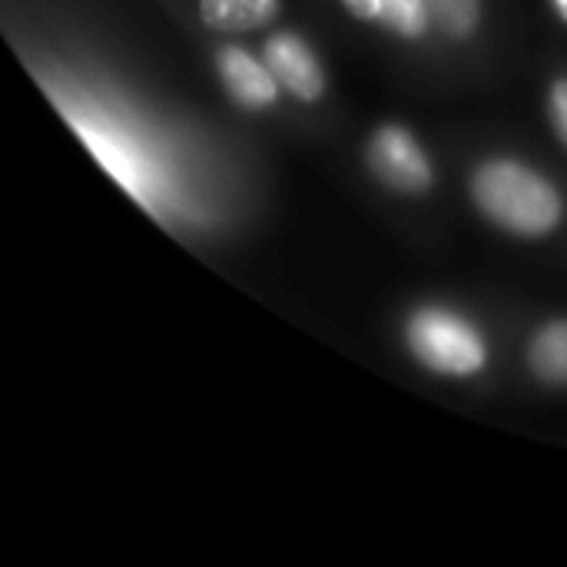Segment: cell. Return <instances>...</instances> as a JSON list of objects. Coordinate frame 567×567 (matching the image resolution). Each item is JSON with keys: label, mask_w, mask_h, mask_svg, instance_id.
<instances>
[{"label": "cell", "mask_w": 567, "mask_h": 567, "mask_svg": "<svg viewBox=\"0 0 567 567\" xmlns=\"http://www.w3.org/2000/svg\"><path fill=\"white\" fill-rule=\"evenodd\" d=\"M478 206L505 229L522 236L551 233L561 219V199L548 179L518 163H488L475 176Z\"/></svg>", "instance_id": "obj_1"}, {"label": "cell", "mask_w": 567, "mask_h": 567, "mask_svg": "<svg viewBox=\"0 0 567 567\" xmlns=\"http://www.w3.org/2000/svg\"><path fill=\"white\" fill-rule=\"evenodd\" d=\"M409 346L422 365L445 375H472L485 365L482 336L442 309H425L409 322Z\"/></svg>", "instance_id": "obj_2"}, {"label": "cell", "mask_w": 567, "mask_h": 567, "mask_svg": "<svg viewBox=\"0 0 567 567\" xmlns=\"http://www.w3.org/2000/svg\"><path fill=\"white\" fill-rule=\"evenodd\" d=\"M369 159H372V169L395 189L422 193L432 186V166H429L425 153L399 126H385L375 133V140L369 146Z\"/></svg>", "instance_id": "obj_3"}, {"label": "cell", "mask_w": 567, "mask_h": 567, "mask_svg": "<svg viewBox=\"0 0 567 567\" xmlns=\"http://www.w3.org/2000/svg\"><path fill=\"white\" fill-rule=\"evenodd\" d=\"M266 63H269L272 76L299 100H316L322 93V73H319L309 47L299 37H289V33L272 37L266 43Z\"/></svg>", "instance_id": "obj_4"}, {"label": "cell", "mask_w": 567, "mask_h": 567, "mask_svg": "<svg viewBox=\"0 0 567 567\" xmlns=\"http://www.w3.org/2000/svg\"><path fill=\"white\" fill-rule=\"evenodd\" d=\"M219 73L229 86V93L243 103V106H269L276 100V76L269 70H262L249 53L226 47L219 53Z\"/></svg>", "instance_id": "obj_5"}, {"label": "cell", "mask_w": 567, "mask_h": 567, "mask_svg": "<svg viewBox=\"0 0 567 567\" xmlns=\"http://www.w3.org/2000/svg\"><path fill=\"white\" fill-rule=\"evenodd\" d=\"M279 10L276 0H203L199 17L213 30H252L272 20Z\"/></svg>", "instance_id": "obj_6"}, {"label": "cell", "mask_w": 567, "mask_h": 567, "mask_svg": "<svg viewBox=\"0 0 567 567\" xmlns=\"http://www.w3.org/2000/svg\"><path fill=\"white\" fill-rule=\"evenodd\" d=\"M532 365L548 382H567V322H555L532 342Z\"/></svg>", "instance_id": "obj_7"}, {"label": "cell", "mask_w": 567, "mask_h": 567, "mask_svg": "<svg viewBox=\"0 0 567 567\" xmlns=\"http://www.w3.org/2000/svg\"><path fill=\"white\" fill-rule=\"evenodd\" d=\"M76 133L86 140V146L100 156V163L126 186V189H133V193H140V173H136V163L110 140V136H100V133H93L90 126H80L76 123Z\"/></svg>", "instance_id": "obj_8"}, {"label": "cell", "mask_w": 567, "mask_h": 567, "mask_svg": "<svg viewBox=\"0 0 567 567\" xmlns=\"http://www.w3.org/2000/svg\"><path fill=\"white\" fill-rule=\"evenodd\" d=\"M425 7L452 37H468L478 23V0H425Z\"/></svg>", "instance_id": "obj_9"}, {"label": "cell", "mask_w": 567, "mask_h": 567, "mask_svg": "<svg viewBox=\"0 0 567 567\" xmlns=\"http://www.w3.org/2000/svg\"><path fill=\"white\" fill-rule=\"evenodd\" d=\"M385 7V17L405 33V37H419L425 30V0H382Z\"/></svg>", "instance_id": "obj_10"}, {"label": "cell", "mask_w": 567, "mask_h": 567, "mask_svg": "<svg viewBox=\"0 0 567 567\" xmlns=\"http://www.w3.org/2000/svg\"><path fill=\"white\" fill-rule=\"evenodd\" d=\"M551 106H555V126H558V133L565 136V143H567V80L555 86V93H551Z\"/></svg>", "instance_id": "obj_11"}, {"label": "cell", "mask_w": 567, "mask_h": 567, "mask_svg": "<svg viewBox=\"0 0 567 567\" xmlns=\"http://www.w3.org/2000/svg\"><path fill=\"white\" fill-rule=\"evenodd\" d=\"M346 3H349V10H352L355 17H362V20L385 17V7H382V0H346Z\"/></svg>", "instance_id": "obj_12"}, {"label": "cell", "mask_w": 567, "mask_h": 567, "mask_svg": "<svg viewBox=\"0 0 567 567\" xmlns=\"http://www.w3.org/2000/svg\"><path fill=\"white\" fill-rule=\"evenodd\" d=\"M555 3H558V10L565 13V20H567V0H555Z\"/></svg>", "instance_id": "obj_13"}]
</instances>
